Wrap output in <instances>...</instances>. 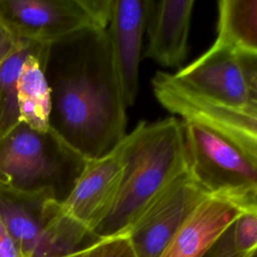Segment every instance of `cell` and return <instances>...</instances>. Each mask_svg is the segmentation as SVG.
Segmentation results:
<instances>
[{"label": "cell", "instance_id": "5b68a950", "mask_svg": "<svg viewBox=\"0 0 257 257\" xmlns=\"http://www.w3.org/2000/svg\"><path fill=\"white\" fill-rule=\"evenodd\" d=\"M188 171L209 195L257 199V165L218 131L183 120Z\"/></svg>", "mask_w": 257, "mask_h": 257}, {"label": "cell", "instance_id": "d6986e66", "mask_svg": "<svg viewBox=\"0 0 257 257\" xmlns=\"http://www.w3.org/2000/svg\"><path fill=\"white\" fill-rule=\"evenodd\" d=\"M237 52L247 85L248 103L257 107V53L240 49Z\"/></svg>", "mask_w": 257, "mask_h": 257}, {"label": "cell", "instance_id": "2e32d148", "mask_svg": "<svg viewBox=\"0 0 257 257\" xmlns=\"http://www.w3.org/2000/svg\"><path fill=\"white\" fill-rule=\"evenodd\" d=\"M38 45L39 43L18 40L16 47L0 64V141L21 122L17 81L25 59Z\"/></svg>", "mask_w": 257, "mask_h": 257}, {"label": "cell", "instance_id": "8992f818", "mask_svg": "<svg viewBox=\"0 0 257 257\" xmlns=\"http://www.w3.org/2000/svg\"><path fill=\"white\" fill-rule=\"evenodd\" d=\"M111 0H0V23L16 39L50 44L81 30L106 28Z\"/></svg>", "mask_w": 257, "mask_h": 257}, {"label": "cell", "instance_id": "9a60e30c", "mask_svg": "<svg viewBox=\"0 0 257 257\" xmlns=\"http://www.w3.org/2000/svg\"><path fill=\"white\" fill-rule=\"evenodd\" d=\"M217 24L218 38L257 53V0L219 1Z\"/></svg>", "mask_w": 257, "mask_h": 257}, {"label": "cell", "instance_id": "4fadbf2b", "mask_svg": "<svg viewBox=\"0 0 257 257\" xmlns=\"http://www.w3.org/2000/svg\"><path fill=\"white\" fill-rule=\"evenodd\" d=\"M194 4L193 0H150L145 57L165 67L182 64L188 52Z\"/></svg>", "mask_w": 257, "mask_h": 257}, {"label": "cell", "instance_id": "ffe728a7", "mask_svg": "<svg viewBox=\"0 0 257 257\" xmlns=\"http://www.w3.org/2000/svg\"><path fill=\"white\" fill-rule=\"evenodd\" d=\"M0 257H22L21 253L0 218Z\"/></svg>", "mask_w": 257, "mask_h": 257}, {"label": "cell", "instance_id": "30bf717a", "mask_svg": "<svg viewBox=\"0 0 257 257\" xmlns=\"http://www.w3.org/2000/svg\"><path fill=\"white\" fill-rule=\"evenodd\" d=\"M172 75L182 87L219 104L240 107L248 103L237 48L224 39L217 37L205 53Z\"/></svg>", "mask_w": 257, "mask_h": 257}, {"label": "cell", "instance_id": "ba28073f", "mask_svg": "<svg viewBox=\"0 0 257 257\" xmlns=\"http://www.w3.org/2000/svg\"><path fill=\"white\" fill-rule=\"evenodd\" d=\"M209 196L189 171L177 177L123 233L137 257H158L189 215Z\"/></svg>", "mask_w": 257, "mask_h": 257}, {"label": "cell", "instance_id": "7c38bea8", "mask_svg": "<svg viewBox=\"0 0 257 257\" xmlns=\"http://www.w3.org/2000/svg\"><path fill=\"white\" fill-rule=\"evenodd\" d=\"M247 202L209 196L189 215L158 257H206Z\"/></svg>", "mask_w": 257, "mask_h": 257}, {"label": "cell", "instance_id": "ac0fdd59", "mask_svg": "<svg viewBox=\"0 0 257 257\" xmlns=\"http://www.w3.org/2000/svg\"><path fill=\"white\" fill-rule=\"evenodd\" d=\"M58 257H137L125 234L97 238L87 245Z\"/></svg>", "mask_w": 257, "mask_h": 257}, {"label": "cell", "instance_id": "8fae6325", "mask_svg": "<svg viewBox=\"0 0 257 257\" xmlns=\"http://www.w3.org/2000/svg\"><path fill=\"white\" fill-rule=\"evenodd\" d=\"M150 0H111L106 31L126 106L139 92L143 36L147 27Z\"/></svg>", "mask_w": 257, "mask_h": 257}, {"label": "cell", "instance_id": "7a4b0ae2", "mask_svg": "<svg viewBox=\"0 0 257 257\" xmlns=\"http://www.w3.org/2000/svg\"><path fill=\"white\" fill-rule=\"evenodd\" d=\"M123 171L114 203L94 237L123 234L145 208L188 171L181 118L140 120L122 140Z\"/></svg>", "mask_w": 257, "mask_h": 257}, {"label": "cell", "instance_id": "277c9868", "mask_svg": "<svg viewBox=\"0 0 257 257\" xmlns=\"http://www.w3.org/2000/svg\"><path fill=\"white\" fill-rule=\"evenodd\" d=\"M0 218L22 257H58L95 240L49 190L25 192L0 182Z\"/></svg>", "mask_w": 257, "mask_h": 257}, {"label": "cell", "instance_id": "44dd1931", "mask_svg": "<svg viewBox=\"0 0 257 257\" xmlns=\"http://www.w3.org/2000/svg\"><path fill=\"white\" fill-rule=\"evenodd\" d=\"M18 40H16L0 23V64L16 47Z\"/></svg>", "mask_w": 257, "mask_h": 257}, {"label": "cell", "instance_id": "e0dca14e", "mask_svg": "<svg viewBox=\"0 0 257 257\" xmlns=\"http://www.w3.org/2000/svg\"><path fill=\"white\" fill-rule=\"evenodd\" d=\"M207 256H257V199L245 204L239 215L215 243Z\"/></svg>", "mask_w": 257, "mask_h": 257}, {"label": "cell", "instance_id": "52a82bcc", "mask_svg": "<svg viewBox=\"0 0 257 257\" xmlns=\"http://www.w3.org/2000/svg\"><path fill=\"white\" fill-rule=\"evenodd\" d=\"M157 100L183 120L204 123L233 142L257 165V107L249 103L230 107L189 91L172 73L158 71L152 79Z\"/></svg>", "mask_w": 257, "mask_h": 257}, {"label": "cell", "instance_id": "3957f363", "mask_svg": "<svg viewBox=\"0 0 257 257\" xmlns=\"http://www.w3.org/2000/svg\"><path fill=\"white\" fill-rule=\"evenodd\" d=\"M87 160L52 128L36 131L18 123L0 141V182L20 191H52L62 202Z\"/></svg>", "mask_w": 257, "mask_h": 257}, {"label": "cell", "instance_id": "5bb4252c", "mask_svg": "<svg viewBox=\"0 0 257 257\" xmlns=\"http://www.w3.org/2000/svg\"><path fill=\"white\" fill-rule=\"evenodd\" d=\"M47 46L39 44L27 56L17 81L20 120L39 132L50 130L51 91L45 74Z\"/></svg>", "mask_w": 257, "mask_h": 257}, {"label": "cell", "instance_id": "6da1fadb", "mask_svg": "<svg viewBox=\"0 0 257 257\" xmlns=\"http://www.w3.org/2000/svg\"><path fill=\"white\" fill-rule=\"evenodd\" d=\"M50 128L85 160L112 151L126 135V104L106 28L48 44Z\"/></svg>", "mask_w": 257, "mask_h": 257}, {"label": "cell", "instance_id": "9c48e42d", "mask_svg": "<svg viewBox=\"0 0 257 257\" xmlns=\"http://www.w3.org/2000/svg\"><path fill=\"white\" fill-rule=\"evenodd\" d=\"M122 171L121 141L109 153L86 161L72 190L60 202L64 214L94 237V232L106 218L114 203Z\"/></svg>", "mask_w": 257, "mask_h": 257}, {"label": "cell", "instance_id": "7402d4cb", "mask_svg": "<svg viewBox=\"0 0 257 257\" xmlns=\"http://www.w3.org/2000/svg\"><path fill=\"white\" fill-rule=\"evenodd\" d=\"M206 257H208V256H207V255H206Z\"/></svg>", "mask_w": 257, "mask_h": 257}]
</instances>
